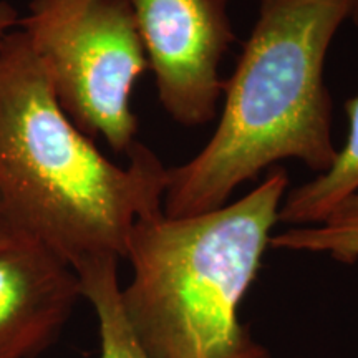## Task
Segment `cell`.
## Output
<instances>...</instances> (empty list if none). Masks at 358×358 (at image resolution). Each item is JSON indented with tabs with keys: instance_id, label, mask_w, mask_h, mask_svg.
I'll return each mask as SVG.
<instances>
[{
	"instance_id": "obj_1",
	"label": "cell",
	"mask_w": 358,
	"mask_h": 358,
	"mask_svg": "<svg viewBox=\"0 0 358 358\" xmlns=\"http://www.w3.org/2000/svg\"><path fill=\"white\" fill-rule=\"evenodd\" d=\"M169 168L141 143L110 161L58 103L19 27L0 42V201L71 266L127 256L141 219L163 213Z\"/></svg>"
},
{
	"instance_id": "obj_2",
	"label": "cell",
	"mask_w": 358,
	"mask_h": 358,
	"mask_svg": "<svg viewBox=\"0 0 358 358\" xmlns=\"http://www.w3.org/2000/svg\"><path fill=\"white\" fill-rule=\"evenodd\" d=\"M259 15L231 80L216 131L169 169L163 214L187 217L227 204L237 186L295 158L320 174L338 151L324 83L330 42L355 0H257Z\"/></svg>"
},
{
	"instance_id": "obj_3",
	"label": "cell",
	"mask_w": 358,
	"mask_h": 358,
	"mask_svg": "<svg viewBox=\"0 0 358 358\" xmlns=\"http://www.w3.org/2000/svg\"><path fill=\"white\" fill-rule=\"evenodd\" d=\"M274 169L244 198L187 217L163 213L128 239L131 280L120 301L148 358H272L241 320L287 189Z\"/></svg>"
},
{
	"instance_id": "obj_4",
	"label": "cell",
	"mask_w": 358,
	"mask_h": 358,
	"mask_svg": "<svg viewBox=\"0 0 358 358\" xmlns=\"http://www.w3.org/2000/svg\"><path fill=\"white\" fill-rule=\"evenodd\" d=\"M19 30L80 131L129 155L131 92L150 64L127 0H32Z\"/></svg>"
},
{
	"instance_id": "obj_5",
	"label": "cell",
	"mask_w": 358,
	"mask_h": 358,
	"mask_svg": "<svg viewBox=\"0 0 358 358\" xmlns=\"http://www.w3.org/2000/svg\"><path fill=\"white\" fill-rule=\"evenodd\" d=\"M159 103L185 127L209 123L224 95L219 66L234 43L229 0H127Z\"/></svg>"
},
{
	"instance_id": "obj_6",
	"label": "cell",
	"mask_w": 358,
	"mask_h": 358,
	"mask_svg": "<svg viewBox=\"0 0 358 358\" xmlns=\"http://www.w3.org/2000/svg\"><path fill=\"white\" fill-rule=\"evenodd\" d=\"M78 299L77 272L35 239L0 249V358H34L50 347Z\"/></svg>"
},
{
	"instance_id": "obj_7",
	"label": "cell",
	"mask_w": 358,
	"mask_h": 358,
	"mask_svg": "<svg viewBox=\"0 0 358 358\" xmlns=\"http://www.w3.org/2000/svg\"><path fill=\"white\" fill-rule=\"evenodd\" d=\"M352 19L358 24V0L352 10ZM350 129L334 164L312 181L299 186L279 209V221L294 226L319 224L348 196L358 191V96L347 103Z\"/></svg>"
},
{
	"instance_id": "obj_8",
	"label": "cell",
	"mask_w": 358,
	"mask_h": 358,
	"mask_svg": "<svg viewBox=\"0 0 358 358\" xmlns=\"http://www.w3.org/2000/svg\"><path fill=\"white\" fill-rule=\"evenodd\" d=\"M118 262V259H103L77 271L82 297L93 307L98 320L100 358H148L124 319Z\"/></svg>"
},
{
	"instance_id": "obj_9",
	"label": "cell",
	"mask_w": 358,
	"mask_h": 358,
	"mask_svg": "<svg viewBox=\"0 0 358 358\" xmlns=\"http://www.w3.org/2000/svg\"><path fill=\"white\" fill-rule=\"evenodd\" d=\"M274 249L329 254L340 262L358 261V191L319 224L297 226L271 237Z\"/></svg>"
},
{
	"instance_id": "obj_10",
	"label": "cell",
	"mask_w": 358,
	"mask_h": 358,
	"mask_svg": "<svg viewBox=\"0 0 358 358\" xmlns=\"http://www.w3.org/2000/svg\"><path fill=\"white\" fill-rule=\"evenodd\" d=\"M29 239L32 237L13 221V217L7 213L6 206L0 201V249L12 248V245L22 244Z\"/></svg>"
},
{
	"instance_id": "obj_11",
	"label": "cell",
	"mask_w": 358,
	"mask_h": 358,
	"mask_svg": "<svg viewBox=\"0 0 358 358\" xmlns=\"http://www.w3.org/2000/svg\"><path fill=\"white\" fill-rule=\"evenodd\" d=\"M19 20L20 15L15 8L6 2L0 3V42H2L7 34H10L12 30L19 27Z\"/></svg>"
}]
</instances>
